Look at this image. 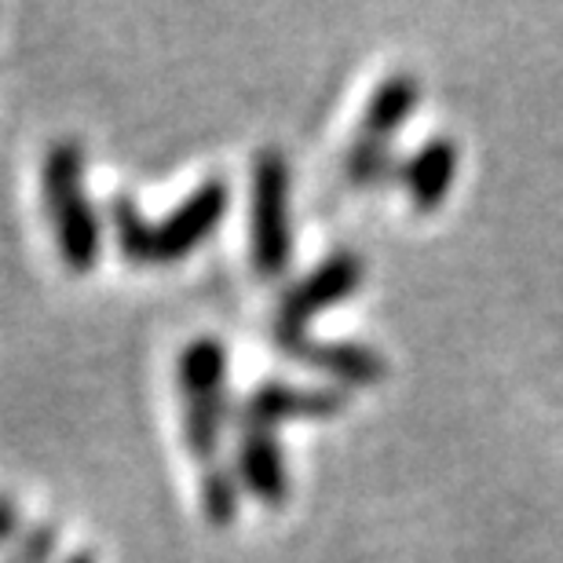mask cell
Returning <instances> with one entry per match:
<instances>
[{
    "label": "cell",
    "mask_w": 563,
    "mask_h": 563,
    "mask_svg": "<svg viewBox=\"0 0 563 563\" xmlns=\"http://www.w3.org/2000/svg\"><path fill=\"white\" fill-rule=\"evenodd\" d=\"M421 99V88L413 77L399 74L391 77L377 88V96L369 99V110H366V129L374 132V136H388V132H396L402 125V118H407V110Z\"/></svg>",
    "instance_id": "obj_10"
},
{
    "label": "cell",
    "mask_w": 563,
    "mask_h": 563,
    "mask_svg": "<svg viewBox=\"0 0 563 563\" xmlns=\"http://www.w3.org/2000/svg\"><path fill=\"white\" fill-rule=\"evenodd\" d=\"M239 479L264 505H282L286 498V465L272 432H245L239 450Z\"/></svg>",
    "instance_id": "obj_7"
},
{
    "label": "cell",
    "mask_w": 563,
    "mask_h": 563,
    "mask_svg": "<svg viewBox=\"0 0 563 563\" xmlns=\"http://www.w3.org/2000/svg\"><path fill=\"white\" fill-rule=\"evenodd\" d=\"M201 509L212 523H228L239 509V476L223 465H209L201 476Z\"/></svg>",
    "instance_id": "obj_11"
},
{
    "label": "cell",
    "mask_w": 563,
    "mask_h": 563,
    "mask_svg": "<svg viewBox=\"0 0 563 563\" xmlns=\"http://www.w3.org/2000/svg\"><path fill=\"white\" fill-rule=\"evenodd\" d=\"M289 347L292 355H303L311 358V363H319L325 369H333V374H341L347 380H374L385 363L369 352V347H355V344H311L303 341V336H292V341H282Z\"/></svg>",
    "instance_id": "obj_8"
},
{
    "label": "cell",
    "mask_w": 563,
    "mask_h": 563,
    "mask_svg": "<svg viewBox=\"0 0 563 563\" xmlns=\"http://www.w3.org/2000/svg\"><path fill=\"white\" fill-rule=\"evenodd\" d=\"M341 407L336 391H300L289 385H261L250 399L242 402V424L245 432H272L275 424L297 413H333Z\"/></svg>",
    "instance_id": "obj_6"
},
{
    "label": "cell",
    "mask_w": 563,
    "mask_h": 563,
    "mask_svg": "<svg viewBox=\"0 0 563 563\" xmlns=\"http://www.w3.org/2000/svg\"><path fill=\"white\" fill-rule=\"evenodd\" d=\"M63 563H96V556L88 553V549H77V553H70V556H63Z\"/></svg>",
    "instance_id": "obj_14"
},
{
    "label": "cell",
    "mask_w": 563,
    "mask_h": 563,
    "mask_svg": "<svg viewBox=\"0 0 563 563\" xmlns=\"http://www.w3.org/2000/svg\"><path fill=\"white\" fill-rule=\"evenodd\" d=\"M19 520H22V512H19L15 498H11V494H0V545H4L8 538H15Z\"/></svg>",
    "instance_id": "obj_13"
},
{
    "label": "cell",
    "mask_w": 563,
    "mask_h": 563,
    "mask_svg": "<svg viewBox=\"0 0 563 563\" xmlns=\"http://www.w3.org/2000/svg\"><path fill=\"white\" fill-rule=\"evenodd\" d=\"M228 352L217 336H198L179 352V391L187 399L184 439L201 461H217L220 428L228 418Z\"/></svg>",
    "instance_id": "obj_3"
},
{
    "label": "cell",
    "mask_w": 563,
    "mask_h": 563,
    "mask_svg": "<svg viewBox=\"0 0 563 563\" xmlns=\"http://www.w3.org/2000/svg\"><path fill=\"white\" fill-rule=\"evenodd\" d=\"M228 184L223 179H206L195 195L184 198L165 220H143V212L132 195L110 198V228H114L118 250L132 264H173L190 250H198L217 228L223 209H228Z\"/></svg>",
    "instance_id": "obj_1"
},
{
    "label": "cell",
    "mask_w": 563,
    "mask_h": 563,
    "mask_svg": "<svg viewBox=\"0 0 563 563\" xmlns=\"http://www.w3.org/2000/svg\"><path fill=\"white\" fill-rule=\"evenodd\" d=\"M289 168L278 151L256 157L253 173V264L256 272L275 278L289 261V217H286Z\"/></svg>",
    "instance_id": "obj_4"
},
{
    "label": "cell",
    "mask_w": 563,
    "mask_h": 563,
    "mask_svg": "<svg viewBox=\"0 0 563 563\" xmlns=\"http://www.w3.org/2000/svg\"><path fill=\"white\" fill-rule=\"evenodd\" d=\"M358 278H363V264L347 253L333 256V261H325L322 267H314V272L303 278L300 286H292L286 292V300H282L278 341H292V336H300V325L308 322L319 308H325V303L341 300Z\"/></svg>",
    "instance_id": "obj_5"
},
{
    "label": "cell",
    "mask_w": 563,
    "mask_h": 563,
    "mask_svg": "<svg viewBox=\"0 0 563 563\" xmlns=\"http://www.w3.org/2000/svg\"><path fill=\"white\" fill-rule=\"evenodd\" d=\"M44 212L52 220L55 250L63 267L70 272H92L103 250V220L85 190V151L74 136L48 143L41 162Z\"/></svg>",
    "instance_id": "obj_2"
},
{
    "label": "cell",
    "mask_w": 563,
    "mask_h": 563,
    "mask_svg": "<svg viewBox=\"0 0 563 563\" xmlns=\"http://www.w3.org/2000/svg\"><path fill=\"white\" fill-rule=\"evenodd\" d=\"M454 143L450 140H432L424 151L407 165V184L413 190V198L421 206H432V201L443 198V190L450 187V176H454Z\"/></svg>",
    "instance_id": "obj_9"
},
{
    "label": "cell",
    "mask_w": 563,
    "mask_h": 563,
    "mask_svg": "<svg viewBox=\"0 0 563 563\" xmlns=\"http://www.w3.org/2000/svg\"><path fill=\"white\" fill-rule=\"evenodd\" d=\"M55 545H59V531H55V523H30L22 527V534L11 542L8 556L0 563H52L55 556Z\"/></svg>",
    "instance_id": "obj_12"
}]
</instances>
